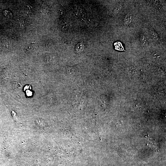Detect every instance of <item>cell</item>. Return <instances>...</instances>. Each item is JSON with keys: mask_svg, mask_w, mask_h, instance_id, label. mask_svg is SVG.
I'll use <instances>...</instances> for the list:
<instances>
[{"mask_svg": "<svg viewBox=\"0 0 166 166\" xmlns=\"http://www.w3.org/2000/svg\"><path fill=\"white\" fill-rule=\"evenodd\" d=\"M12 43L10 41L4 40L1 42L0 43V47L3 50H7L11 48Z\"/></svg>", "mask_w": 166, "mask_h": 166, "instance_id": "cell-1", "label": "cell"}, {"mask_svg": "<svg viewBox=\"0 0 166 166\" xmlns=\"http://www.w3.org/2000/svg\"><path fill=\"white\" fill-rule=\"evenodd\" d=\"M133 18L132 15L131 14L126 15L124 19V22L125 25H128L132 22Z\"/></svg>", "mask_w": 166, "mask_h": 166, "instance_id": "cell-2", "label": "cell"}, {"mask_svg": "<svg viewBox=\"0 0 166 166\" xmlns=\"http://www.w3.org/2000/svg\"><path fill=\"white\" fill-rule=\"evenodd\" d=\"M75 48L77 51L81 52L84 49L85 46L83 43L80 42L77 45Z\"/></svg>", "mask_w": 166, "mask_h": 166, "instance_id": "cell-3", "label": "cell"}, {"mask_svg": "<svg viewBox=\"0 0 166 166\" xmlns=\"http://www.w3.org/2000/svg\"><path fill=\"white\" fill-rule=\"evenodd\" d=\"M150 35L151 37L155 40H157L158 39V36L156 33L152 30L150 31Z\"/></svg>", "mask_w": 166, "mask_h": 166, "instance_id": "cell-4", "label": "cell"}, {"mask_svg": "<svg viewBox=\"0 0 166 166\" xmlns=\"http://www.w3.org/2000/svg\"><path fill=\"white\" fill-rule=\"evenodd\" d=\"M38 48V45L34 43H31L29 46L28 47V50L30 51L35 50Z\"/></svg>", "mask_w": 166, "mask_h": 166, "instance_id": "cell-5", "label": "cell"}, {"mask_svg": "<svg viewBox=\"0 0 166 166\" xmlns=\"http://www.w3.org/2000/svg\"><path fill=\"white\" fill-rule=\"evenodd\" d=\"M140 40L142 45H144L147 42V39L145 35L144 34H142L140 36Z\"/></svg>", "mask_w": 166, "mask_h": 166, "instance_id": "cell-6", "label": "cell"}, {"mask_svg": "<svg viewBox=\"0 0 166 166\" xmlns=\"http://www.w3.org/2000/svg\"><path fill=\"white\" fill-rule=\"evenodd\" d=\"M25 20L23 18H21L19 20V23L21 27H23L24 26L25 24Z\"/></svg>", "mask_w": 166, "mask_h": 166, "instance_id": "cell-7", "label": "cell"}, {"mask_svg": "<svg viewBox=\"0 0 166 166\" xmlns=\"http://www.w3.org/2000/svg\"><path fill=\"white\" fill-rule=\"evenodd\" d=\"M122 5L121 3H119L117 5V7H116V10L117 12L120 11L121 9Z\"/></svg>", "mask_w": 166, "mask_h": 166, "instance_id": "cell-8", "label": "cell"}]
</instances>
